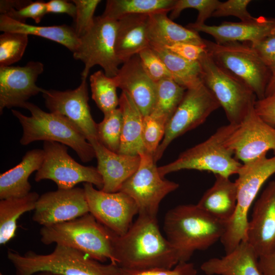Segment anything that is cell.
Here are the masks:
<instances>
[{
    "label": "cell",
    "mask_w": 275,
    "mask_h": 275,
    "mask_svg": "<svg viewBox=\"0 0 275 275\" xmlns=\"http://www.w3.org/2000/svg\"><path fill=\"white\" fill-rule=\"evenodd\" d=\"M113 264L131 270L171 269L180 262L176 250L161 234L157 217L139 214L127 232L114 233Z\"/></svg>",
    "instance_id": "1"
},
{
    "label": "cell",
    "mask_w": 275,
    "mask_h": 275,
    "mask_svg": "<svg viewBox=\"0 0 275 275\" xmlns=\"http://www.w3.org/2000/svg\"><path fill=\"white\" fill-rule=\"evenodd\" d=\"M227 225L211 216L197 204H185L167 212L163 230L182 262H188L196 251L206 250L221 240Z\"/></svg>",
    "instance_id": "2"
},
{
    "label": "cell",
    "mask_w": 275,
    "mask_h": 275,
    "mask_svg": "<svg viewBox=\"0 0 275 275\" xmlns=\"http://www.w3.org/2000/svg\"><path fill=\"white\" fill-rule=\"evenodd\" d=\"M29 111L31 116L12 109L13 115L22 127L20 144L26 146L37 141H52L69 146L80 160L88 162L95 157L92 145L79 129L65 117L42 110L35 104L26 102L23 106Z\"/></svg>",
    "instance_id": "3"
},
{
    "label": "cell",
    "mask_w": 275,
    "mask_h": 275,
    "mask_svg": "<svg viewBox=\"0 0 275 275\" xmlns=\"http://www.w3.org/2000/svg\"><path fill=\"white\" fill-rule=\"evenodd\" d=\"M7 258L16 275H34L48 272L54 275H116L117 265L104 264L74 248L56 244L54 250L46 255L30 251L21 255L9 250Z\"/></svg>",
    "instance_id": "4"
},
{
    "label": "cell",
    "mask_w": 275,
    "mask_h": 275,
    "mask_svg": "<svg viewBox=\"0 0 275 275\" xmlns=\"http://www.w3.org/2000/svg\"><path fill=\"white\" fill-rule=\"evenodd\" d=\"M41 241L68 246L100 262H114V232L99 223L90 213L74 219L47 226L40 230Z\"/></svg>",
    "instance_id": "5"
},
{
    "label": "cell",
    "mask_w": 275,
    "mask_h": 275,
    "mask_svg": "<svg viewBox=\"0 0 275 275\" xmlns=\"http://www.w3.org/2000/svg\"><path fill=\"white\" fill-rule=\"evenodd\" d=\"M237 126L229 123L220 127L207 140L185 150L174 161L158 167L160 175L164 178L183 170L207 171L229 178L237 174L242 163L227 145Z\"/></svg>",
    "instance_id": "6"
},
{
    "label": "cell",
    "mask_w": 275,
    "mask_h": 275,
    "mask_svg": "<svg viewBox=\"0 0 275 275\" xmlns=\"http://www.w3.org/2000/svg\"><path fill=\"white\" fill-rule=\"evenodd\" d=\"M275 174V156L266 154L243 163L235 181L237 185V206L235 212L227 223L221 241L226 253L232 251L241 241L246 240L248 213L264 183Z\"/></svg>",
    "instance_id": "7"
},
{
    "label": "cell",
    "mask_w": 275,
    "mask_h": 275,
    "mask_svg": "<svg viewBox=\"0 0 275 275\" xmlns=\"http://www.w3.org/2000/svg\"><path fill=\"white\" fill-rule=\"evenodd\" d=\"M199 61L202 82L223 107L229 123L239 124L254 106L255 93L242 80L218 65L207 51Z\"/></svg>",
    "instance_id": "8"
},
{
    "label": "cell",
    "mask_w": 275,
    "mask_h": 275,
    "mask_svg": "<svg viewBox=\"0 0 275 275\" xmlns=\"http://www.w3.org/2000/svg\"><path fill=\"white\" fill-rule=\"evenodd\" d=\"M204 41L207 53L218 65L242 80L253 91L257 99L265 97L271 74L249 43L218 44Z\"/></svg>",
    "instance_id": "9"
},
{
    "label": "cell",
    "mask_w": 275,
    "mask_h": 275,
    "mask_svg": "<svg viewBox=\"0 0 275 275\" xmlns=\"http://www.w3.org/2000/svg\"><path fill=\"white\" fill-rule=\"evenodd\" d=\"M118 20L102 16L95 17L91 28L79 38V43L73 56L84 64L81 79H87L90 69L95 65L102 68L106 75L115 76L122 63L115 49Z\"/></svg>",
    "instance_id": "10"
},
{
    "label": "cell",
    "mask_w": 275,
    "mask_h": 275,
    "mask_svg": "<svg viewBox=\"0 0 275 275\" xmlns=\"http://www.w3.org/2000/svg\"><path fill=\"white\" fill-rule=\"evenodd\" d=\"M43 150L44 159L36 173L35 181L51 180L60 189H71L81 182L92 184L102 189L103 180L97 168L77 162L69 155L67 146L44 141Z\"/></svg>",
    "instance_id": "11"
},
{
    "label": "cell",
    "mask_w": 275,
    "mask_h": 275,
    "mask_svg": "<svg viewBox=\"0 0 275 275\" xmlns=\"http://www.w3.org/2000/svg\"><path fill=\"white\" fill-rule=\"evenodd\" d=\"M219 107L212 93L203 82L187 89L166 124L164 137L153 155L155 162L161 158L174 140L203 124Z\"/></svg>",
    "instance_id": "12"
},
{
    "label": "cell",
    "mask_w": 275,
    "mask_h": 275,
    "mask_svg": "<svg viewBox=\"0 0 275 275\" xmlns=\"http://www.w3.org/2000/svg\"><path fill=\"white\" fill-rule=\"evenodd\" d=\"M139 155L141 160L138 170L124 183L120 191L135 201L138 214L156 217L162 200L177 189L179 184L160 175L152 155L144 152Z\"/></svg>",
    "instance_id": "13"
},
{
    "label": "cell",
    "mask_w": 275,
    "mask_h": 275,
    "mask_svg": "<svg viewBox=\"0 0 275 275\" xmlns=\"http://www.w3.org/2000/svg\"><path fill=\"white\" fill-rule=\"evenodd\" d=\"M84 189L89 212L96 219L117 235L125 234L132 224L133 217L139 214L133 199L121 191L97 190L89 183H84Z\"/></svg>",
    "instance_id": "14"
},
{
    "label": "cell",
    "mask_w": 275,
    "mask_h": 275,
    "mask_svg": "<svg viewBox=\"0 0 275 275\" xmlns=\"http://www.w3.org/2000/svg\"><path fill=\"white\" fill-rule=\"evenodd\" d=\"M235 157L243 163L249 162L267 151H275V128L264 121L251 109L227 141Z\"/></svg>",
    "instance_id": "15"
},
{
    "label": "cell",
    "mask_w": 275,
    "mask_h": 275,
    "mask_svg": "<svg viewBox=\"0 0 275 275\" xmlns=\"http://www.w3.org/2000/svg\"><path fill=\"white\" fill-rule=\"evenodd\" d=\"M87 79L74 90H44L43 97L50 112L61 115L76 125L91 144L98 141L97 123L91 114Z\"/></svg>",
    "instance_id": "16"
},
{
    "label": "cell",
    "mask_w": 275,
    "mask_h": 275,
    "mask_svg": "<svg viewBox=\"0 0 275 275\" xmlns=\"http://www.w3.org/2000/svg\"><path fill=\"white\" fill-rule=\"evenodd\" d=\"M90 213L84 188L48 191L38 199L32 219L47 226L70 221Z\"/></svg>",
    "instance_id": "17"
},
{
    "label": "cell",
    "mask_w": 275,
    "mask_h": 275,
    "mask_svg": "<svg viewBox=\"0 0 275 275\" xmlns=\"http://www.w3.org/2000/svg\"><path fill=\"white\" fill-rule=\"evenodd\" d=\"M44 71L40 62L30 61L23 66L0 67V113L5 108H23L31 97L42 93L36 81Z\"/></svg>",
    "instance_id": "18"
},
{
    "label": "cell",
    "mask_w": 275,
    "mask_h": 275,
    "mask_svg": "<svg viewBox=\"0 0 275 275\" xmlns=\"http://www.w3.org/2000/svg\"><path fill=\"white\" fill-rule=\"evenodd\" d=\"M258 258L275 249V181L269 183L253 207L246 240Z\"/></svg>",
    "instance_id": "19"
},
{
    "label": "cell",
    "mask_w": 275,
    "mask_h": 275,
    "mask_svg": "<svg viewBox=\"0 0 275 275\" xmlns=\"http://www.w3.org/2000/svg\"><path fill=\"white\" fill-rule=\"evenodd\" d=\"M186 27L198 33L211 35L218 44L235 42L254 44L275 34V17L261 16L250 21H224L218 25L204 24L195 26L190 23Z\"/></svg>",
    "instance_id": "20"
},
{
    "label": "cell",
    "mask_w": 275,
    "mask_h": 275,
    "mask_svg": "<svg viewBox=\"0 0 275 275\" xmlns=\"http://www.w3.org/2000/svg\"><path fill=\"white\" fill-rule=\"evenodd\" d=\"M112 78L117 88L130 96L143 116L151 114L155 100L156 83L146 73L138 54L123 63Z\"/></svg>",
    "instance_id": "21"
},
{
    "label": "cell",
    "mask_w": 275,
    "mask_h": 275,
    "mask_svg": "<svg viewBox=\"0 0 275 275\" xmlns=\"http://www.w3.org/2000/svg\"><path fill=\"white\" fill-rule=\"evenodd\" d=\"M91 144L97 160V169L103 180L101 190L106 193L119 191L124 183L138 170L140 163V155L112 152L98 141Z\"/></svg>",
    "instance_id": "22"
},
{
    "label": "cell",
    "mask_w": 275,
    "mask_h": 275,
    "mask_svg": "<svg viewBox=\"0 0 275 275\" xmlns=\"http://www.w3.org/2000/svg\"><path fill=\"white\" fill-rule=\"evenodd\" d=\"M201 269L206 275H263L259 258L246 241L223 257L204 262Z\"/></svg>",
    "instance_id": "23"
},
{
    "label": "cell",
    "mask_w": 275,
    "mask_h": 275,
    "mask_svg": "<svg viewBox=\"0 0 275 275\" xmlns=\"http://www.w3.org/2000/svg\"><path fill=\"white\" fill-rule=\"evenodd\" d=\"M148 20L146 14L128 15L118 20L115 49L122 64L150 46Z\"/></svg>",
    "instance_id": "24"
},
{
    "label": "cell",
    "mask_w": 275,
    "mask_h": 275,
    "mask_svg": "<svg viewBox=\"0 0 275 275\" xmlns=\"http://www.w3.org/2000/svg\"><path fill=\"white\" fill-rule=\"evenodd\" d=\"M212 186L203 195L197 205L211 216L228 223L237 206V185L229 177L215 175Z\"/></svg>",
    "instance_id": "25"
},
{
    "label": "cell",
    "mask_w": 275,
    "mask_h": 275,
    "mask_svg": "<svg viewBox=\"0 0 275 275\" xmlns=\"http://www.w3.org/2000/svg\"><path fill=\"white\" fill-rule=\"evenodd\" d=\"M169 12L148 15V34L150 46L164 47L178 43L205 45L199 33L174 22L168 17Z\"/></svg>",
    "instance_id": "26"
},
{
    "label": "cell",
    "mask_w": 275,
    "mask_h": 275,
    "mask_svg": "<svg viewBox=\"0 0 275 275\" xmlns=\"http://www.w3.org/2000/svg\"><path fill=\"white\" fill-rule=\"evenodd\" d=\"M44 159L43 149L28 151L19 164L0 175V199L21 197L30 193V176L41 167Z\"/></svg>",
    "instance_id": "27"
},
{
    "label": "cell",
    "mask_w": 275,
    "mask_h": 275,
    "mask_svg": "<svg viewBox=\"0 0 275 275\" xmlns=\"http://www.w3.org/2000/svg\"><path fill=\"white\" fill-rule=\"evenodd\" d=\"M119 108L123 117L120 149L118 153L138 155L146 152L142 140L144 116L130 96L122 91Z\"/></svg>",
    "instance_id": "28"
},
{
    "label": "cell",
    "mask_w": 275,
    "mask_h": 275,
    "mask_svg": "<svg viewBox=\"0 0 275 275\" xmlns=\"http://www.w3.org/2000/svg\"><path fill=\"white\" fill-rule=\"evenodd\" d=\"M0 30L41 37L58 43L74 53L77 48L79 39L73 27L66 25L37 26L15 20L6 15H0Z\"/></svg>",
    "instance_id": "29"
},
{
    "label": "cell",
    "mask_w": 275,
    "mask_h": 275,
    "mask_svg": "<svg viewBox=\"0 0 275 275\" xmlns=\"http://www.w3.org/2000/svg\"><path fill=\"white\" fill-rule=\"evenodd\" d=\"M40 196L30 192L21 197L0 201V244H5L15 236L17 221L23 213L34 210Z\"/></svg>",
    "instance_id": "30"
},
{
    "label": "cell",
    "mask_w": 275,
    "mask_h": 275,
    "mask_svg": "<svg viewBox=\"0 0 275 275\" xmlns=\"http://www.w3.org/2000/svg\"><path fill=\"white\" fill-rule=\"evenodd\" d=\"M163 61L172 78L186 90L202 82L199 61L185 60L170 50L159 46H150Z\"/></svg>",
    "instance_id": "31"
},
{
    "label": "cell",
    "mask_w": 275,
    "mask_h": 275,
    "mask_svg": "<svg viewBox=\"0 0 275 275\" xmlns=\"http://www.w3.org/2000/svg\"><path fill=\"white\" fill-rule=\"evenodd\" d=\"M176 0H108L101 16L118 20L124 16L171 11Z\"/></svg>",
    "instance_id": "32"
},
{
    "label": "cell",
    "mask_w": 275,
    "mask_h": 275,
    "mask_svg": "<svg viewBox=\"0 0 275 275\" xmlns=\"http://www.w3.org/2000/svg\"><path fill=\"white\" fill-rule=\"evenodd\" d=\"M186 90L172 78L157 82L155 100L150 115L167 123L181 102Z\"/></svg>",
    "instance_id": "33"
},
{
    "label": "cell",
    "mask_w": 275,
    "mask_h": 275,
    "mask_svg": "<svg viewBox=\"0 0 275 275\" xmlns=\"http://www.w3.org/2000/svg\"><path fill=\"white\" fill-rule=\"evenodd\" d=\"M90 82L92 98L104 115L118 108V88L112 77L106 75L103 71L98 70L90 76Z\"/></svg>",
    "instance_id": "34"
},
{
    "label": "cell",
    "mask_w": 275,
    "mask_h": 275,
    "mask_svg": "<svg viewBox=\"0 0 275 275\" xmlns=\"http://www.w3.org/2000/svg\"><path fill=\"white\" fill-rule=\"evenodd\" d=\"M122 114L118 107L104 115L101 122L97 124L99 142L109 150L118 153L122 134Z\"/></svg>",
    "instance_id": "35"
},
{
    "label": "cell",
    "mask_w": 275,
    "mask_h": 275,
    "mask_svg": "<svg viewBox=\"0 0 275 275\" xmlns=\"http://www.w3.org/2000/svg\"><path fill=\"white\" fill-rule=\"evenodd\" d=\"M29 35L3 32L0 35V67L10 66L21 60L28 43Z\"/></svg>",
    "instance_id": "36"
},
{
    "label": "cell",
    "mask_w": 275,
    "mask_h": 275,
    "mask_svg": "<svg viewBox=\"0 0 275 275\" xmlns=\"http://www.w3.org/2000/svg\"><path fill=\"white\" fill-rule=\"evenodd\" d=\"M219 3L217 0H176L170 18L173 20L177 18L184 10L195 9L198 11V15L196 21L190 23L195 26L201 25L205 24V21L212 17Z\"/></svg>",
    "instance_id": "37"
},
{
    "label": "cell",
    "mask_w": 275,
    "mask_h": 275,
    "mask_svg": "<svg viewBox=\"0 0 275 275\" xmlns=\"http://www.w3.org/2000/svg\"><path fill=\"white\" fill-rule=\"evenodd\" d=\"M166 124L150 115L144 116L143 142L146 152L153 156L164 137Z\"/></svg>",
    "instance_id": "38"
},
{
    "label": "cell",
    "mask_w": 275,
    "mask_h": 275,
    "mask_svg": "<svg viewBox=\"0 0 275 275\" xmlns=\"http://www.w3.org/2000/svg\"><path fill=\"white\" fill-rule=\"evenodd\" d=\"M100 0H73L76 6L73 27L78 38L84 35L93 25L95 11Z\"/></svg>",
    "instance_id": "39"
},
{
    "label": "cell",
    "mask_w": 275,
    "mask_h": 275,
    "mask_svg": "<svg viewBox=\"0 0 275 275\" xmlns=\"http://www.w3.org/2000/svg\"><path fill=\"white\" fill-rule=\"evenodd\" d=\"M138 55L144 69L155 83L163 79L172 78L164 62L151 47L142 50Z\"/></svg>",
    "instance_id": "40"
},
{
    "label": "cell",
    "mask_w": 275,
    "mask_h": 275,
    "mask_svg": "<svg viewBox=\"0 0 275 275\" xmlns=\"http://www.w3.org/2000/svg\"><path fill=\"white\" fill-rule=\"evenodd\" d=\"M116 275H198V273L193 263L182 262L171 269L131 270L117 265Z\"/></svg>",
    "instance_id": "41"
},
{
    "label": "cell",
    "mask_w": 275,
    "mask_h": 275,
    "mask_svg": "<svg viewBox=\"0 0 275 275\" xmlns=\"http://www.w3.org/2000/svg\"><path fill=\"white\" fill-rule=\"evenodd\" d=\"M251 0H228L219 3L212 17L234 16L242 21H250L255 17L248 12L247 7Z\"/></svg>",
    "instance_id": "42"
},
{
    "label": "cell",
    "mask_w": 275,
    "mask_h": 275,
    "mask_svg": "<svg viewBox=\"0 0 275 275\" xmlns=\"http://www.w3.org/2000/svg\"><path fill=\"white\" fill-rule=\"evenodd\" d=\"M46 14H47L46 2L38 1H32L19 10H12L5 15L17 21L24 23H25L26 19L31 18L38 23Z\"/></svg>",
    "instance_id": "43"
},
{
    "label": "cell",
    "mask_w": 275,
    "mask_h": 275,
    "mask_svg": "<svg viewBox=\"0 0 275 275\" xmlns=\"http://www.w3.org/2000/svg\"><path fill=\"white\" fill-rule=\"evenodd\" d=\"M250 44L269 70L271 78H275V34Z\"/></svg>",
    "instance_id": "44"
},
{
    "label": "cell",
    "mask_w": 275,
    "mask_h": 275,
    "mask_svg": "<svg viewBox=\"0 0 275 275\" xmlns=\"http://www.w3.org/2000/svg\"><path fill=\"white\" fill-rule=\"evenodd\" d=\"M163 48L189 61H199L206 51L204 46L190 43H178Z\"/></svg>",
    "instance_id": "45"
},
{
    "label": "cell",
    "mask_w": 275,
    "mask_h": 275,
    "mask_svg": "<svg viewBox=\"0 0 275 275\" xmlns=\"http://www.w3.org/2000/svg\"><path fill=\"white\" fill-rule=\"evenodd\" d=\"M254 109L264 121L273 127L275 126V95L257 99Z\"/></svg>",
    "instance_id": "46"
},
{
    "label": "cell",
    "mask_w": 275,
    "mask_h": 275,
    "mask_svg": "<svg viewBox=\"0 0 275 275\" xmlns=\"http://www.w3.org/2000/svg\"><path fill=\"white\" fill-rule=\"evenodd\" d=\"M46 8L47 13H65L73 19L75 16L76 6L73 2L65 0H50L46 2Z\"/></svg>",
    "instance_id": "47"
},
{
    "label": "cell",
    "mask_w": 275,
    "mask_h": 275,
    "mask_svg": "<svg viewBox=\"0 0 275 275\" xmlns=\"http://www.w3.org/2000/svg\"><path fill=\"white\" fill-rule=\"evenodd\" d=\"M259 264L263 275H275V249L259 258Z\"/></svg>",
    "instance_id": "48"
},
{
    "label": "cell",
    "mask_w": 275,
    "mask_h": 275,
    "mask_svg": "<svg viewBox=\"0 0 275 275\" xmlns=\"http://www.w3.org/2000/svg\"><path fill=\"white\" fill-rule=\"evenodd\" d=\"M31 2V1L26 0H1L0 1L1 14L5 15L12 10H19Z\"/></svg>",
    "instance_id": "49"
},
{
    "label": "cell",
    "mask_w": 275,
    "mask_h": 275,
    "mask_svg": "<svg viewBox=\"0 0 275 275\" xmlns=\"http://www.w3.org/2000/svg\"><path fill=\"white\" fill-rule=\"evenodd\" d=\"M275 95V78L270 79L266 89L265 97Z\"/></svg>",
    "instance_id": "50"
},
{
    "label": "cell",
    "mask_w": 275,
    "mask_h": 275,
    "mask_svg": "<svg viewBox=\"0 0 275 275\" xmlns=\"http://www.w3.org/2000/svg\"><path fill=\"white\" fill-rule=\"evenodd\" d=\"M34 275H54L52 273H51L48 272H40L37 273L35 274Z\"/></svg>",
    "instance_id": "51"
},
{
    "label": "cell",
    "mask_w": 275,
    "mask_h": 275,
    "mask_svg": "<svg viewBox=\"0 0 275 275\" xmlns=\"http://www.w3.org/2000/svg\"><path fill=\"white\" fill-rule=\"evenodd\" d=\"M0 275H4L2 273H0Z\"/></svg>",
    "instance_id": "52"
},
{
    "label": "cell",
    "mask_w": 275,
    "mask_h": 275,
    "mask_svg": "<svg viewBox=\"0 0 275 275\" xmlns=\"http://www.w3.org/2000/svg\"><path fill=\"white\" fill-rule=\"evenodd\" d=\"M274 181H275V180H274Z\"/></svg>",
    "instance_id": "53"
}]
</instances>
